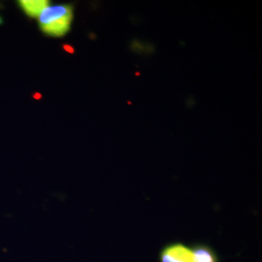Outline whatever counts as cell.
Returning a JSON list of instances; mask_svg holds the SVG:
<instances>
[{
  "label": "cell",
  "mask_w": 262,
  "mask_h": 262,
  "mask_svg": "<svg viewBox=\"0 0 262 262\" xmlns=\"http://www.w3.org/2000/svg\"><path fill=\"white\" fill-rule=\"evenodd\" d=\"M192 262H216V259L210 249L198 247L192 252Z\"/></svg>",
  "instance_id": "obj_4"
},
{
  "label": "cell",
  "mask_w": 262,
  "mask_h": 262,
  "mask_svg": "<svg viewBox=\"0 0 262 262\" xmlns=\"http://www.w3.org/2000/svg\"><path fill=\"white\" fill-rule=\"evenodd\" d=\"M161 261L192 262V252L183 245H174L163 251Z\"/></svg>",
  "instance_id": "obj_2"
},
{
  "label": "cell",
  "mask_w": 262,
  "mask_h": 262,
  "mask_svg": "<svg viewBox=\"0 0 262 262\" xmlns=\"http://www.w3.org/2000/svg\"><path fill=\"white\" fill-rule=\"evenodd\" d=\"M0 24H2V19H1V17H0Z\"/></svg>",
  "instance_id": "obj_5"
},
{
  "label": "cell",
  "mask_w": 262,
  "mask_h": 262,
  "mask_svg": "<svg viewBox=\"0 0 262 262\" xmlns=\"http://www.w3.org/2000/svg\"><path fill=\"white\" fill-rule=\"evenodd\" d=\"M19 4L30 18H38L41 12L50 5L46 0H21Z\"/></svg>",
  "instance_id": "obj_3"
},
{
  "label": "cell",
  "mask_w": 262,
  "mask_h": 262,
  "mask_svg": "<svg viewBox=\"0 0 262 262\" xmlns=\"http://www.w3.org/2000/svg\"><path fill=\"white\" fill-rule=\"evenodd\" d=\"M73 19V10L70 5H49L38 17L39 27L49 36L61 37L70 30Z\"/></svg>",
  "instance_id": "obj_1"
}]
</instances>
